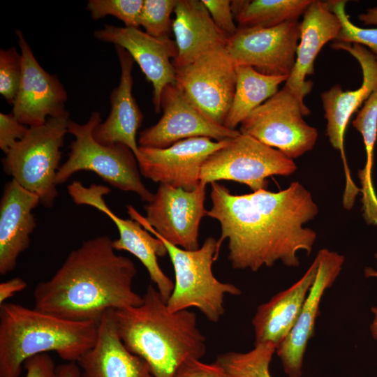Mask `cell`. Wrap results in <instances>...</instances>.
Segmentation results:
<instances>
[{"mask_svg":"<svg viewBox=\"0 0 377 377\" xmlns=\"http://www.w3.org/2000/svg\"><path fill=\"white\" fill-rule=\"evenodd\" d=\"M331 47L348 52L359 62L363 75L362 83L355 90L344 91L340 85L335 84L321 94L324 117L327 120V135L332 146L340 151L343 165L346 184L343 205L350 210L360 188L355 185L350 175L344 150V136L353 114L377 89V62L371 52L358 43L333 41Z\"/></svg>","mask_w":377,"mask_h":377,"instance_id":"8fae6325","label":"cell"},{"mask_svg":"<svg viewBox=\"0 0 377 377\" xmlns=\"http://www.w3.org/2000/svg\"><path fill=\"white\" fill-rule=\"evenodd\" d=\"M316 258L318 260L316 279L294 327L275 352L288 377L302 376L304 356L309 341L314 334L321 299L336 281L345 261L343 255L327 249L319 250Z\"/></svg>","mask_w":377,"mask_h":377,"instance_id":"d6986e66","label":"cell"},{"mask_svg":"<svg viewBox=\"0 0 377 377\" xmlns=\"http://www.w3.org/2000/svg\"><path fill=\"white\" fill-rule=\"evenodd\" d=\"M207 184L200 182L193 191L160 184L153 199L144 207L143 217L131 205L126 206L131 219L172 244L186 250L199 248L198 235L205 207Z\"/></svg>","mask_w":377,"mask_h":377,"instance_id":"30bf717a","label":"cell"},{"mask_svg":"<svg viewBox=\"0 0 377 377\" xmlns=\"http://www.w3.org/2000/svg\"><path fill=\"white\" fill-rule=\"evenodd\" d=\"M312 0L231 1L239 27H272L297 21Z\"/></svg>","mask_w":377,"mask_h":377,"instance_id":"4316f807","label":"cell"},{"mask_svg":"<svg viewBox=\"0 0 377 377\" xmlns=\"http://www.w3.org/2000/svg\"><path fill=\"white\" fill-rule=\"evenodd\" d=\"M101 122V117L97 111L93 112L82 124L69 120L68 131L75 140L70 145L68 159L57 171L56 184L65 183L78 171H91L111 186L134 192L142 201L149 202L154 193L142 183L132 150L121 143L105 145L95 140L94 130Z\"/></svg>","mask_w":377,"mask_h":377,"instance_id":"8992f818","label":"cell"},{"mask_svg":"<svg viewBox=\"0 0 377 377\" xmlns=\"http://www.w3.org/2000/svg\"><path fill=\"white\" fill-rule=\"evenodd\" d=\"M207 216L220 224V244L227 239L232 268L256 272L281 261L300 265L298 253L309 255L316 232L304 227L318 214L311 193L299 182L277 192L260 189L233 195L218 182L211 184Z\"/></svg>","mask_w":377,"mask_h":377,"instance_id":"6da1fadb","label":"cell"},{"mask_svg":"<svg viewBox=\"0 0 377 377\" xmlns=\"http://www.w3.org/2000/svg\"><path fill=\"white\" fill-rule=\"evenodd\" d=\"M300 22L272 27H239L228 38L226 51L235 67L248 66L274 76H289L295 66Z\"/></svg>","mask_w":377,"mask_h":377,"instance_id":"4fadbf2b","label":"cell"},{"mask_svg":"<svg viewBox=\"0 0 377 377\" xmlns=\"http://www.w3.org/2000/svg\"><path fill=\"white\" fill-rule=\"evenodd\" d=\"M154 235L165 244L174 269V288L167 301L168 309L178 311L196 308L209 321L217 323L225 313V296L242 293L236 286L220 281L213 274L212 265L221 246L218 239L209 237L198 249L186 250Z\"/></svg>","mask_w":377,"mask_h":377,"instance_id":"5b68a950","label":"cell"},{"mask_svg":"<svg viewBox=\"0 0 377 377\" xmlns=\"http://www.w3.org/2000/svg\"><path fill=\"white\" fill-rule=\"evenodd\" d=\"M216 26L228 37L233 36L238 27L234 22L231 1L202 0Z\"/></svg>","mask_w":377,"mask_h":377,"instance_id":"836d02e7","label":"cell"},{"mask_svg":"<svg viewBox=\"0 0 377 377\" xmlns=\"http://www.w3.org/2000/svg\"><path fill=\"white\" fill-rule=\"evenodd\" d=\"M309 114L304 102L284 86L242 122L239 131L293 160L313 149L316 142V128L303 119Z\"/></svg>","mask_w":377,"mask_h":377,"instance_id":"9c48e42d","label":"cell"},{"mask_svg":"<svg viewBox=\"0 0 377 377\" xmlns=\"http://www.w3.org/2000/svg\"><path fill=\"white\" fill-rule=\"evenodd\" d=\"M67 189L76 205L94 207L112 219L119 234V239L112 240L114 250L126 251L136 257L147 269L150 280L162 298L167 302L173 290L174 282L163 272L158 263V257L168 254L163 242L151 236L138 221L121 219L108 207L104 196L111 191L108 186L91 184L87 187L76 180L68 185Z\"/></svg>","mask_w":377,"mask_h":377,"instance_id":"5bb4252c","label":"cell"},{"mask_svg":"<svg viewBox=\"0 0 377 377\" xmlns=\"http://www.w3.org/2000/svg\"><path fill=\"white\" fill-rule=\"evenodd\" d=\"M352 124L362 135L366 151V163L359 170L362 211L377 212V195L372 181L374 151L377 138V89L365 101Z\"/></svg>","mask_w":377,"mask_h":377,"instance_id":"83f0119b","label":"cell"},{"mask_svg":"<svg viewBox=\"0 0 377 377\" xmlns=\"http://www.w3.org/2000/svg\"><path fill=\"white\" fill-rule=\"evenodd\" d=\"M226 46L214 48L175 69L176 84L210 119L223 125L236 85V69Z\"/></svg>","mask_w":377,"mask_h":377,"instance_id":"7c38bea8","label":"cell"},{"mask_svg":"<svg viewBox=\"0 0 377 377\" xmlns=\"http://www.w3.org/2000/svg\"><path fill=\"white\" fill-rule=\"evenodd\" d=\"M328 3L330 9L341 23L339 34L333 41L360 44L369 49L377 62V28H364L354 24L346 12V1H329Z\"/></svg>","mask_w":377,"mask_h":377,"instance_id":"1f68e13d","label":"cell"},{"mask_svg":"<svg viewBox=\"0 0 377 377\" xmlns=\"http://www.w3.org/2000/svg\"><path fill=\"white\" fill-rule=\"evenodd\" d=\"M22 55V77L12 113L29 126L44 124L49 117L61 116L65 108L66 91L55 75L40 65L20 30L15 31Z\"/></svg>","mask_w":377,"mask_h":377,"instance_id":"e0dca14e","label":"cell"},{"mask_svg":"<svg viewBox=\"0 0 377 377\" xmlns=\"http://www.w3.org/2000/svg\"><path fill=\"white\" fill-rule=\"evenodd\" d=\"M114 46L121 68L119 82L110 95V114L103 122L96 126L94 137L98 142L105 145H125L136 157L139 154L137 133L143 121V115L132 94V71L135 61L125 49Z\"/></svg>","mask_w":377,"mask_h":377,"instance_id":"603a6c76","label":"cell"},{"mask_svg":"<svg viewBox=\"0 0 377 377\" xmlns=\"http://www.w3.org/2000/svg\"><path fill=\"white\" fill-rule=\"evenodd\" d=\"M57 377H80L81 371L77 362H67L57 367Z\"/></svg>","mask_w":377,"mask_h":377,"instance_id":"f35d334b","label":"cell"},{"mask_svg":"<svg viewBox=\"0 0 377 377\" xmlns=\"http://www.w3.org/2000/svg\"><path fill=\"white\" fill-rule=\"evenodd\" d=\"M358 19L364 25L375 26L377 28V6L368 8L358 15Z\"/></svg>","mask_w":377,"mask_h":377,"instance_id":"60d3db41","label":"cell"},{"mask_svg":"<svg viewBox=\"0 0 377 377\" xmlns=\"http://www.w3.org/2000/svg\"><path fill=\"white\" fill-rule=\"evenodd\" d=\"M143 3L144 0H89L86 8L94 20L112 15L126 27L139 28Z\"/></svg>","mask_w":377,"mask_h":377,"instance_id":"4dcf8cb0","label":"cell"},{"mask_svg":"<svg viewBox=\"0 0 377 377\" xmlns=\"http://www.w3.org/2000/svg\"><path fill=\"white\" fill-rule=\"evenodd\" d=\"M296 170L294 161L281 151L241 133L207 158L201 168L200 182L207 184L230 180L256 191L266 189L267 178L289 176Z\"/></svg>","mask_w":377,"mask_h":377,"instance_id":"ba28073f","label":"cell"},{"mask_svg":"<svg viewBox=\"0 0 377 377\" xmlns=\"http://www.w3.org/2000/svg\"><path fill=\"white\" fill-rule=\"evenodd\" d=\"M77 363L80 377H154L147 362L124 346L116 328L113 309L104 313L94 346Z\"/></svg>","mask_w":377,"mask_h":377,"instance_id":"7402d4cb","label":"cell"},{"mask_svg":"<svg viewBox=\"0 0 377 377\" xmlns=\"http://www.w3.org/2000/svg\"><path fill=\"white\" fill-rule=\"evenodd\" d=\"M177 0H144L140 19V26L145 32L155 38H170L172 31L171 15L175 11Z\"/></svg>","mask_w":377,"mask_h":377,"instance_id":"f546056e","label":"cell"},{"mask_svg":"<svg viewBox=\"0 0 377 377\" xmlns=\"http://www.w3.org/2000/svg\"><path fill=\"white\" fill-rule=\"evenodd\" d=\"M275 352L271 344H259L248 352L220 354L215 362L232 377H272L269 364Z\"/></svg>","mask_w":377,"mask_h":377,"instance_id":"f1b7e54d","label":"cell"},{"mask_svg":"<svg viewBox=\"0 0 377 377\" xmlns=\"http://www.w3.org/2000/svg\"><path fill=\"white\" fill-rule=\"evenodd\" d=\"M114 251L105 235L83 242L50 279L36 286L34 308L63 319L98 323L110 309L140 305L142 296L133 288L135 265Z\"/></svg>","mask_w":377,"mask_h":377,"instance_id":"7a4b0ae2","label":"cell"},{"mask_svg":"<svg viewBox=\"0 0 377 377\" xmlns=\"http://www.w3.org/2000/svg\"><path fill=\"white\" fill-rule=\"evenodd\" d=\"M235 69V94L223 123L225 127L232 130H236L254 110L274 95L279 86L288 78L267 75L248 66H237Z\"/></svg>","mask_w":377,"mask_h":377,"instance_id":"484cf974","label":"cell"},{"mask_svg":"<svg viewBox=\"0 0 377 377\" xmlns=\"http://www.w3.org/2000/svg\"><path fill=\"white\" fill-rule=\"evenodd\" d=\"M22 55L15 47L0 50V94L13 105L22 77Z\"/></svg>","mask_w":377,"mask_h":377,"instance_id":"d6a6232c","label":"cell"},{"mask_svg":"<svg viewBox=\"0 0 377 377\" xmlns=\"http://www.w3.org/2000/svg\"><path fill=\"white\" fill-rule=\"evenodd\" d=\"M229 140L216 141L198 137L182 140L162 149L139 146L136 159L140 174L156 183L193 191L200 183V172L205 161L226 146Z\"/></svg>","mask_w":377,"mask_h":377,"instance_id":"2e32d148","label":"cell"},{"mask_svg":"<svg viewBox=\"0 0 377 377\" xmlns=\"http://www.w3.org/2000/svg\"><path fill=\"white\" fill-rule=\"evenodd\" d=\"M161 108L163 115L158 121L140 133L138 140L140 147L166 148L178 141L198 137L223 141L241 133L207 117L176 83L164 88Z\"/></svg>","mask_w":377,"mask_h":377,"instance_id":"9a60e30c","label":"cell"},{"mask_svg":"<svg viewBox=\"0 0 377 377\" xmlns=\"http://www.w3.org/2000/svg\"><path fill=\"white\" fill-rule=\"evenodd\" d=\"M69 120L68 112L49 117L41 126L29 127L2 159L4 172L37 195L47 208L54 205L58 196L55 179Z\"/></svg>","mask_w":377,"mask_h":377,"instance_id":"52a82bcc","label":"cell"},{"mask_svg":"<svg viewBox=\"0 0 377 377\" xmlns=\"http://www.w3.org/2000/svg\"><path fill=\"white\" fill-rule=\"evenodd\" d=\"M341 29V21L330 9L328 1L312 0L300 22L295 66L284 85L300 101H304L312 89L313 82L306 77L313 73L317 55L327 42L337 38Z\"/></svg>","mask_w":377,"mask_h":377,"instance_id":"ffe728a7","label":"cell"},{"mask_svg":"<svg viewBox=\"0 0 377 377\" xmlns=\"http://www.w3.org/2000/svg\"><path fill=\"white\" fill-rule=\"evenodd\" d=\"M172 21L177 55L175 68L186 66L208 51L226 46L228 38L216 26L202 0H177Z\"/></svg>","mask_w":377,"mask_h":377,"instance_id":"d4e9b609","label":"cell"},{"mask_svg":"<svg viewBox=\"0 0 377 377\" xmlns=\"http://www.w3.org/2000/svg\"><path fill=\"white\" fill-rule=\"evenodd\" d=\"M29 128L20 123L13 113H0V149L5 154L27 135Z\"/></svg>","mask_w":377,"mask_h":377,"instance_id":"e575fe53","label":"cell"},{"mask_svg":"<svg viewBox=\"0 0 377 377\" xmlns=\"http://www.w3.org/2000/svg\"><path fill=\"white\" fill-rule=\"evenodd\" d=\"M375 258L377 260V253L375 254ZM364 276L366 277L377 278V270H375L371 267H367L364 269ZM371 311L374 314L373 320L370 325L371 334L373 339L377 341V306L371 307Z\"/></svg>","mask_w":377,"mask_h":377,"instance_id":"ab89813d","label":"cell"},{"mask_svg":"<svg viewBox=\"0 0 377 377\" xmlns=\"http://www.w3.org/2000/svg\"><path fill=\"white\" fill-rule=\"evenodd\" d=\"M27 282L20 277H15L0 283V305L12 297L15 293L23 290Z\"/></svg>","mask_w":377,"mask_h":377,"instance_id":"74e56055","label":"cell"},{"mask_svg":"<svg viewBox=\"0 0 377 377\" xmlns=\"http://www.w3.org/2000/svg\"><path fill=\"white\" fill-rule=\"evenodd\" d=\"M172 377H232L221 366L214 362H202L198 359L188 360L182 363Z\"/></svg>","mask_w":377,"mask_h":377,"instance_id":"d590c367","label":"cell"},{"mask_svg":"<svg viewBox=\"0 0 377 377\" xmlns=\"http://www.w3.org/2000/svg\"><path fill=\"white\" fill-rule=\"evenodd\" d=\"M318 272V260L288 288L260 304L252 320L255 345L271 344L276 348L294 327Z\"/></svg>","mask_w":377,"mask_h":377,"instance_id":"cb8c5ba5","label":"cell"},{"mask_svg":"<svg viewBox=\"0 0 377 377\" xmlns=\"http://www.w3.org/2000/svg\"><path fill=\"white\" fill-rule=\"evenodd\" d=\"M98 323L63 319L15 303L0 305V377H19L24 362L55 352L77 362L94 344Z\"/></svg>","mask_w":377,"mask_h":377,"instance_id":"277c9868","label":"cell"},{"mask_svg":"<svg viewBox=\"0 0 377 377\" xmlns=\"http://www.w3.org/2000/svg\"><path fill=\"white\" fill-rule=\"evenodd\" d=\"M94 37L120 46L130 54L147 80L152 84L154 110L159 112L164 88L176 83L175 69L170 61L177 55L175 41L170 38L153 37L139 28L112 24H105L103 29L96 30Z\"/></svg>","mask_w":377,"mask_h":377,"instance_id":"ac0fdd59","label":"cell"},{"mask_svg":"<svg viewBox=\"0 0 377 377\" xmlns=\"http://www.w3.org/2000/svg\"><path fill=\"white\" fill-rule=\"evenodd\" d=\"M25 377H57V367L48 353H41L28 358L23 364Z\"/></svg>","mask_w":377,"mask_h":377,"instance_id":"8d00e7d4","label":"cell"},{"mask_svg":"<svg viewBox=\"0 0 377 377\" xmlns=\"http://www.w3.org/2000/svg\"><path fill=\"white\" fill-rule=\"evenodd\" d=\"M39 197L12 179L4 187L0 202V274L13 271L19 256L30 245L36 227L32 210Z\"/></svg>","mask_w":377,"mask_h":377,"instance_id":"44dd1931","label":"cell"},{"mask_svg":"<svg viewBox=\"0 0 377 377\" xmlns=\"http://www.w3.org/2000/svg\"><path fill=\"white\" fill-rule=\"evenodd\" d=\"M113 317L126 348L147 362L154 377H172L182 363L200 360L206 353L196 314L171 311L151 284L140 305L113 309Z\"/></svg>","mask_w":377,"mask_h":377,"instance_id":"3957f363","label":"cell"}]
</instances>
